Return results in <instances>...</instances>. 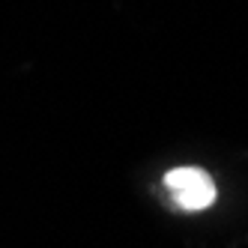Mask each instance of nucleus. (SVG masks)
I'll return each mask as SVG.
<instances>
[{"label": "nucleus", "mask_w": 248, "mask_h": 248, "mask_svg": "<svg viewBox=\"0 0 248 248\" xmlns=\"http://www.w3.org/2000/svg\"><path fill=\"white\" fill-rule=\"evenodd\" d=\"M165 186L170 188L173 201L188 212L206 209L216 201V183L201 168H173L165 173Z\"/></svg>", "instance_id": "1"}]
</instances>
